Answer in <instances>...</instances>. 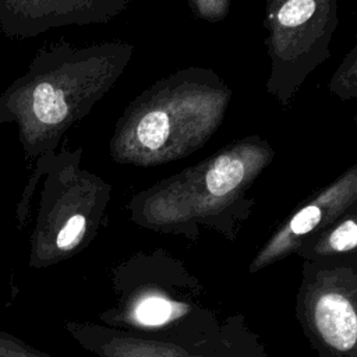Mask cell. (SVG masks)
Here are the masks:
<instances>
[{"label": "cell", "mask_w": 357, "mask_h": 357, "mask_svg": "<svg viewBox=\"0 0 357 357\" xmlns=\"http://www.w3.org/2000/svg\"><path fill=\"white\" fill-rule=\"evenodd\" d=\"M356 49H353L331 79V91L343 100L356 98Z\"/></svg>", "instance_id": "5"}, {"label": "cell", "mask_w": 357, "mask_h": 357, "mask_svg": "<svg viewBox=\"0 0 357 357\" xmlns=\"http://www.w3.org/2000/svg\"><path fill=\"white\" fill-rule=\"evenodd\" d=\"M337 22V0H266V91L282 106L326 61Z\"/></svg>", "instance_id": "2"}, {"label": "cell", "mask_w": 357, "mask_h": 357, "mask_svg": "<svg viewBox=\"0 0 357 357\" xmlns=\"http://www.w3.org/2000/svg\"><path fill=\"white\" fill-rule=\"evenodd\" d=\"M233 0H187L192 13L206 21L219 22L225 20L229 14Z\"/></svg>", "instance_id": "7"}, {"label": "cell", "mask_w": 357, "mask_h": 357, "mask_svg": "<svg viewBox=\"0 0 357 357\" xmlns=\"http://www.w3.org/2000/svg\"><path fill=\"white\" fill-rule=\"evenodd\" d=\"M315 322L324 339L339 350L351 349L357 339V318L351 304L342 296L329 293L315 307Z\"/></svg>", "instance_id": "3"}, {"label": "cell", "mask_w": 357, "mask_h": 357, "mask_svg": "<svg viewBox=\"0 0 357 357\" xmlns=\"http://www.w3.org/2000/svg\"><path fill=\"white\" fill-rule=\"evenodd\" d=\"M85 226H86V219L84 215L75 213L71 218H68V220L57 234V238H56L57 247L63 250L73 248L82 238Z\"/></svg>", "instance_id": "8"}, {"label": "cell", "mask_w": 357, "mask_h": 357, "mask_svg": "<svg viewBox=\"0 0 357 357\" xmlns=\"http://www.w3.org/2000/svg\"><path fill=\"white\" fill-rule=\"evenodd\" d=\"M329 244L333 250L347 251L353 250L357 244V225L353 219L340 223L331 234Z\"/></svg>", "instance_id": "9"}, {"label": "cell", "mask_w": 357, "mask_h": 357, "mask_svg": "<svg viewBox=\"0 0 357 357\" xmlns=\"http://www.w3.org/2000/svg\"><path fill=\"white\" fill-rule=\"evenodd\" d=\"M231 96L213 70H177L128 103L110 138V156L117 163L141 167L183 159L218 131Z\"/></svg>", "instance_id": "1"}, {"label": "cell", "mask_w": 357, "mask_h": 357, "mask_svg": "<svg viewBox=\"0 0 357 357\" xmlns=\"http://www.w3.org/2000/svg\"><path fill=\"white\" fill-rule=\"evenodd\" d=\"M68 96L84 103L89 109L103 98L102 95L92 92H68L63 86H57L50 81H43L35 86L32 93V110L35 117L50 127L60 126L68 119H74L73 110L77 107L68 100ZM77 112L81 116L84 114L79 109H77Z\"/></svg>", "instance_id": "4"}, {"label": "cell", "mask_w": 357, "mask_h": 357, "mask_svg": "<svg viewBox=\"0 0 357 357\" xmlns=\"http://www.w3.org/2000/svg\"><path fill=\"white\" fill-rule=\"evenodd\" d=\"M172 312V307L169 301L159 298V297H151L144 300L135 310L137 319L146 325H159L169 319Z\"/></svg>", "instance_id": "6"}]
</instances>
